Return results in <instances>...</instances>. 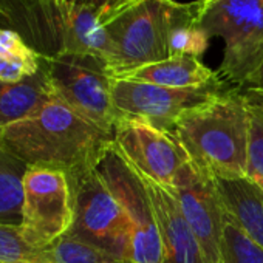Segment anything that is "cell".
<instances>
[{"instance_id": "8fae6325", "label": "cell", "mask_w": 263, "mask_h": 263, "mask_svg": "<svg viewBox=\"0 0 263 263\" xmlns=\"http://www.w3.org/2000/svg\"><path fill=\"white\" fill-rule=\"evenodd\" d=\"M228 88L181 90L147 82L111 78V98L119 118L147 122L160 130L172 132L177 119L189 108Z\"/></svg>"}, {"instance_id": "f1b7e54d", "label": "cell", "mask_w": 263, "mask_h": 263, "mask_svg": "<svg viewBox=\"0 0 263 263\" xmlns=\"http://www.w3.org/2000/svg\"><path fill=\"white\" fill-rule=\"evenodd\" d=\"M2 128H4V127H2V125H0V132H2Z\"/></svg>"}, {"instance_id": "5b68a950", "label": "cell", "mask_w": 263, "mask_h": 263, "mask_svg": "<svg viewBox=\"0 0 263 263\" xmlns=\"http://www.w3.org/2000/svg\"><path fill=\"white\" fill-rule=\"evenodd\" d=\"M198 25L224 42L217 71L223 84L245 88L263 62V0H209L198 5Z\"/></svg>"}, {"instance_id": "2e32d148", "label": "cell", "mask_w": 263, "mask_h": 263, "mask_svg": "<svg viewBox=\"0 0 263 263\" xmlns=\"http://www.w3.org/2000/svg\"><path fill=\"white\" fill-rule=\"evenodd\" d=\"M53 96V88L44 67L19 82L0 81V125L5 127L34 113Z\"/></svg>"}, {"instance_id": "e0dca14e", "label": "cell", "mask_w": 263, "mask_h": 263, "mask_svg": "<svg viewBox=\"0 0 263 263\" xmlns=\"http://www.w3.org/2000/svg\"><path fill=\"white\" fill-rule=\"evenodd\" d=\"M42 67V56L36 53L14 31L0 28V81L19 82L36 74Z\"/></svg>"}, {"instance_id": "ffe728a7", "label": "cell", "mask_w": 263, "mask_h": 263, "mask_svg": "<svg viewBox=\"0 0 263 263\" xmlns=\"http://www.w3.org/2000/svg\"><path fill=\"white\" fill-rule=\"evenodd\" d=\"M221 260L223 263H263V249L234 223L226 211L221 234Z\"/></svg>"}, {"instance_id": "5bb4252c", "label": "cell", "mask_w": 263, "mask_h": 263, "mask_svg": "<svg viewBox=\"0 0 263 263\" xmlns=\"http://www.w3.org/2000/svg\"><path fill=\"white\" fill-rule=\"evenodd\" d=\"M115 78L181 90L226 87L217 71L208 68L198 58L191 56H172L160 62L125 71Z\"/></svg>"}, {"instance_id": "9a60e30c", "label": "cell", "mask_w": 263, "mask_h": 263, "mask_svg": "<svg viewBox=\"0 0 263 263\" xmlns=\"http://www.w3.org/2000/svg\"><path fill=\"white\" fill-rule=\"evenodd\" d=\"M226 214L263 249V191L252 178H212Z\"/></svg>"}, {"instance_id": "44dd1931", "label": "cell", "mask_w": 263, "mask_h": 263, "mask_svg": "<svg viewBox=\"0 0 263 263\" xmlns=\"http://www.w3.org/2000/svg\"><path fill=\"white\" fill-rule=\"evenodd\" d=\"M249 113V178H263V95L240 88Z\"/></svg>"}, {"instance_id": "cb8c5ba5", "label": "cell", "mask_w": 263, "mask_h": 263, "mask_svg": "<svg viewBox=\"0 0 263 263\" xmlns=\"http://www.w3.org/2000/svg\"><path fill=\"white\" fill-rule=\"evenodd\" d=\"M68 2H71L74 5H79V7L101 10V11L110 14L111 11H115L119 7L121 0H68Z\"/></svg>"}, {"instance_id": "83f0119b", "label": "cell", "mask_w": 263, "mask_h": 263, "mask_svg": "<svg viewBox=\"0 0 263 263\" xmlns=\"http://www.w3.org/2000/svg\"><path fill=\"white\" fill-rule=\"evenodd\" d=\"M195 2H197L198 5H201V4H206V2H209V0H195Z\"/></svg>"}, {"instance_id": "4316f807", "label": "cell", "mask_w": 263, "mask_h": 263, "mask_svg": "<svg viewBox=\"0 0 263 263\" xmlns=\"http://www.w3.org/2000/svg\"><path fill=\"white\" fill-rule=\"evenodd\" d=\"M252 180H254V178H252ZM254 181H255V183L261 187V191H263V178H255Z\"/></svg>"}, {"instance_id": "30bf717a", "label": "cell", "mask_w": 263, "mask_h": 263, "mask_svg": "<svg viewBox=\"0 0 263 263\" xmlns=\"http://www.w3.org/2000/svg\"><path fill=\"white\" fill-rule=\"evenodd\" d=\"M113 144L143 177L163 186H172L191 161L174 132L138 119L119 118L113 128Z\"/></svg>"}, {"instance_id": "7a4b0ae2", "label": "cell", "mask_w": 263, "mask_h": 263, "mask_svg": "<svg viewBox=\"0 0 263 263\" xmlns=\"http://www.w3.org/2000/svg\"><path fill=\"white\" fill-rule=\"evenodd\" d=\"M172 132L191 163L211 178H249V113L240 88H223L186 110Z\"/></svg>"}, {"instance_id": "6da1fadb", "label": "cell", "mask_w": 263, "mask_h": 263, "mask_svg": "<svg viewBox=\"0 0 263 263\" xmlns=\"http://www.w3.org/2000/svg\"><path fill=\"white\" fill-rule=\"evenodd\" d=\"M113 135L71 110L54 93L30 116L5 125L0 147L25 166H45L73 178L96 167Z\"/></svg>"}, {"instance_id": "603a6c76", "label": "cell", "mask_w": 263, "mask_h": 263, "mask_svg": "<svg viewBox=\"0 0 263 263\" xmlns=\"http://www.w3.org/2000/svg\"><path fill=\"white\" fill-rule=\"evenodd\" d=\"M209 36L200 28L198 16L175 25L169 37V56L201 58L209 47Z\"/></svg>"}, {"instance_id": "7402d4cb", "label": "cell", "mask_w": 263, "mask_h": 263, "mask_svg": "<svg viewBox=\"0 0 263 263\" xmlns=\"http://www.w3.org/2000/svg\"><path fill=\"white\" fill-rule=\"evenodd\" d=\"M47 248L54 263H125L121 258L70 235L61 237Z\"/></svg>"}, {"instance_id": "277c9868", "label": "cell", "mask_w": 263, "mask_h": 263, "mask_svg": "<svg viewBox=\"0 0 263 263\" xmlns=\"http://www.w3.org/2000/svg\"><path fill=\"white\" fill-rule=\"evenodd\" d=\"M198 16L195 0H140L111 11L104 22L110 45L107 71L110 78L164 61L169 56L171 31L180 22Z\"/></svg>"}, {"instance_id": "4fadbf2b", "label": "cell", "mask_w": 263, "mask_h": 263, "mask_svg": "<svg viewBox=\"0 0 263 263\" xmlns=\"http://www.w3.org/2000/svg\"><path fill=\"white\" fill-rule=\"evenodd\" d=\"M143 180L155 208L166 252L164 263H208L174 191L146 177H143Z\"/></svg>"}, {"instance_id": "d6986e66", "label": "cell", "mask_w": 263, "mask_h": 263, "mask_svg": "<svg viewBox=\"0 0 263 263\" xmlns=\"http://www.w3.org/2000/svg\"><path fill=\"white\" fill-rule=\"evenodd\" d=\"M0 263H54L48 248L25 241L19 226L0 223Z\"/></svg>"}, {"instance_id": "3957f363", "label": "cell", "mask_w": 263, "mask_h": 263, "mask_svg": "<svg viewBox=\"0 0 263 263\" xmlns=\"http://www.w3.org/2000/svg\"><path fill=\"white\" fill-rule=\"evenodd\" d=\"M107 16L68 0H0V28L17 33L42 58L87 54L107 65Z\"/></svg>"}, {"instance_id": "484cf974", "label": "cell", "mask_w": 263, "mask_h": 263, "mask_svg": "<svg viewBox=\"0 0 263 263\" xmlns=\"http://www.w3.org/2000/svg\"><path fill=\"white\" fill-rule=\"evenodd\" d=\"M140 0H121V4H119V7L116 8V10H121V8H127V7H130V5H134V4H138Z\"/></svg>"}, {"instance_id": "52a82bcc", "label": "cell", "mask_w": 263, "mask_h": 263, "mask_svg": "<svg viewBox=\"0 0 263 263\" xmlns=\"http://www.w3.org/2000/svg\"><path fill=\"white\" fill-rule=\"evenodd\" d=\"M53 93L84 119L113 135L119 115L111 98V78L102 59L87 54L44 58Z\"/></svg>"}, {"instance_id": "ba28073f", "label": "cell", "mask_w": 263, "mask_h": 263, "mask_svg": "<svg viewBox=\"0 0 263 263\" xmlns=\"http://www.w3.org/2000/svg\"><path fill=\"white\" fill-rule=\"evenodd\" d=\"M19 231L27 243L45 248L67 235L74 220L73 187L67 172L27 166L22 178Z\"/></svg>"}, {"instance_id": "d4e9b609", "label": "cell", "mask_w": 263, "mask_h": 263, "mask_svg": "<svg viewBox=\"0 0 263 263\" xmlns=\"http://www.w3.org/2000/svg\"><path fill=\"white\" fill-rule=\"evenodd\" d=\"M245 88H251V90H255V91L263 95V62H261L258 71L254 74V78L251 79V82Z\"/></svg>"}, {"instance_id": "ac0fdd59", "label": "cell", "mask_w": 263, "mask_h": 263, "mask_svg": "<svg viewBox=\"0 0 263 263\" xmlns=\"http://www.w3.org/2000/svg\"><path fill=\"white\" fill-rule=\"evenodd\" d=\"M27 166L0 147V223L19 226L22 178Z\"/></svg>"}, {"instance_id": "9c48e42d", "label": "cell", "mask_w": 263, "mask_h": 263, "mask_svg": "<svg viewBox=\"0 0 263 263\" xmlns=\"http://www.w3.org/2000/svg\"><path fill=\"white\" fill-rule=\"evenodd\" d=\"M74 220L67 235L90 243L128 263L132 224L96 167L70 178Z\"/></svg>"}, {"instance_id": "8992f818", "label": "cell", "mask_w": 263, "mask_h": 263, "mask_svg": "<svg viewBox=\"0 0 263 263\" xmlns=\"http://www.w3.org/2000/svg\"><path fill=\"white\" fill-rule=\"evenodd\" d=\"M96 171L124 209L132 224L128 263H164L166 252L154 203L143 177L111 143Z\"/></svg>"}, {"instance_id": "7c38bea8", "label": "cell", "mask_w": 263, "mask_h": 263, "mask_svg": "<svg viewBox=\"0 0 263 263\" xmlns=\"http://www.w3.org/2000/svg\"><path fill=\"white\" fill-rule=\"evenodd\" d=\"M169 187L177 195L208 263H223L221 234L224 209L214 180L189 161Z\"/></svg>"}]
</instances>
